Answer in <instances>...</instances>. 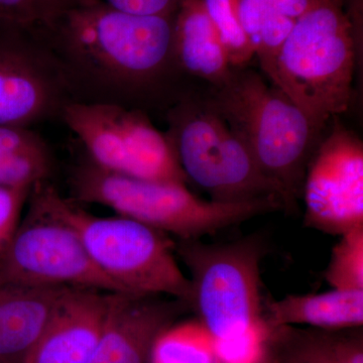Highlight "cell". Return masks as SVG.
<instances>
[{"instance_id": "cell-13", "label": "cell", "mask_w": 363, "mask_h": 363, "mask_svg": "<svg viewBox=\"0 0 363 363\" xmlns=\"http://www.w3.org/2000/svg\"><path fill=\"white\" fill-rule=\"evenodd\" d=\"M111 295L91 289H69L25 363H90Z\"/></svg>"}, {"instance_id": "cell-9", "label": "cell", "mask_w": 363, "mask_h": 363, "mask_svg": "<svg viewBox=\"0 0 363 363\" xmlns=\"http://www.w3.org/2000/svg\"><path fill=\"white\" fill-rule=\"evenodd\" d=\"M28 214L0 257L7 278L38 286L123 293L95 267L77 233L28 196Z\"/></svg>"}, {"instance_id": "cell-19", "label": "cell", "mask_w": 363, "mask_h": 363, "mask_svg": "<svg viewBox=\"0 0 363 363\" xmlns=\"http://www.w3.org/2000/svg\"><path fill=\"white\" fill-rule=\"evenodd\" d=\"M150 363H218L214 339L198 319L173 324L157 337Z\"/></svg>"}, {"instance_id": "cell-15", "label": "cell", "mask_w": 363, "mask_h": 363, "mask_svg": "<svg viewBox=\"0 0 363 363\" xmlns=\"http://www.w3.org/2000/svg\"><path fill=\"white\" fill-rule=\"evenodd\" d=\"M174 57L181 73L204 79L213 87L230 75L225 47L202 0H182L174 21Z\"/></svg>"}, {"instance_id": "cell-28", "label": "cell", "mask_w": 363, "mask_h": 363, "mask_svg": "<svg viewBox=\"0 0 363 363\" xmlns=\"http://www.w3.org/2000/svg\"><path fill=\"white\" fill-rule=\"evenodd\" d=\"M257 363H285V348L281 327L271 328L266 350Z\"/></svg>"}, {"instance_id": "cell-7", "label": "cell", "mask_w": 363, "mask_h": 363, "mask_svg": "<svg viewBox=\"0 0 363 363\" xmlns=\"http://www.w3.org/2000/svg\"><path fill=\"white\" fill-rule=\"evenodd\" d=\"M267 253L260 235L227 243L176 240V255L191 274V310L214 340L264 321L260 264Z\"/></svg>"}, {"instance_id": "cell-24", "label": "cell", "mask_w": 363, "mask_h": 363, "mask_svg": "<svg viewBox=\"0 0 363 363\" xmlns=\"http://www.w3.org/2000/svg\"><path fill=\"white\" fill-rule=\"evenodd\" d=\"M285 363H334L326 332L281 326Z\"/></svg>"}, {"instance_id": "cell-4", "label": "cell", "mask_w": 363, "mask_h": 363, "mask_svg": "<svg viewBox=\"0 0 363 363\" xmlns=\"http://www.w3.org/2000/svg\"><path fill=\"white\" fill-rule=\"evenodd\" d=\"M30 197L77 233L95 267L123 293L167 296L190 306V279L177 262L171 235L119 215L88 213L51 182L33 185Z\"/></svg>"}, {"instance_id": "cell-8", "label": "cell", "mask_w": 363, "mask_h": 363, "mask_svg": "<svg viewBox=\"0 0 363 363\" xmlns=\"http://www.w3.org/2000/svg\"><path fill=\"white\" fill-rule=\"evenodd\" d=\"M60 119L77 135L85 156L105 171L140 180L189 183L168 136L145 111L71 102Z\"/></svg>"}, {"instance_id": "cell-2", "label": "cell", "mask_w": 363, "mask_h": 363, "mask_svg": "<svg viewBox=\"0 0 363 363\" xmlns=\"http://www.w3.org/2000/svg\"><path fill=\"white\" fill-rule=\"evenodd\" d=\"M206 100L247 145L276 188L283 210L297 213L308 164L325 130L281 88L267 84L245 66L233 67L225 82L213 87Z\"/></svg>"}, {"instance_id": "cell-23", "label": "cell", "mask_w": 363, "mask_h": 363, "mask_svg": "<svg viewBox=\"0 0 363 363\" xmlns=\"http://www.w3.org/2000/svg\"><path fill=\"white\" fill-rule=\"evenodd\" d=\"M271 327L262 321L247 330L214 340L218 363H257L266 350Z\"/></svg>"}, {"instance_id": "cell-1", "label": "cell", "mask_w": 363, "mask_h": 363, "mask_svg": "<svg viewBox=\"0 0 363 363\" xmlns=\"http://www.w3.org/2000/svg\"><path fill=\"white\" fill-rule=\"evenodd\" d=\"M175 16H133L79 0L30 30L54 55L74 102L143 111V102L180 72L174 57Z\"/></svg>"}, {"instance_id": "cell-21", "label": "cell", "mask_w": 363, "mask_h": 363, "mask_svg": "<svg viewBox=\"0 0 363 363\" xmlns=\"http://www.w3.org/2000/svg\"><path fill=\"white\" fill-rule=\"evenodd\" d=\"M205 11L218 30L233 68L245 67L255 56L252 45L241 28L236 0H202Z\"/></svg>"}, {"instance_id": "cell-26", "label": "cell", "mask_w": 363, "mask_h": 363, "mask_svg": "<svg viewBox=\"0 0 363 363\" xmlns=\"http://www.w3.org/2000/svg\"><path fill=\"white\" fill-rule=\"evenodd\" d=\"M325 332L334 363H363V335L360 328Z\"/></svg>"}, {"instance_id": "cell-29", "label": "cell", "mask_w": 363, "mask_h": 363, "mask_svg": "<svg viewBox=\"0 0 363 363\" xmlns=\"http://www.w3.org/2000/svg\"><path fill=\"white\" fill-rule=\"evenodd\" d=\"M279 13L297 20L311 9L316 0H269Z\"/></svg>"}, {"instance_id": "cell-5", "label": "cell", "mask_w": 363, "mask_h": 363, "mask_svg": "<svg viewBox=\"0 0 363 363\" xmlns=\"http://www.w3.org/2000/svg\"><path fill=\"white\" fill-rule=\"evenodd\" d=\"M357 37L344 0H316L279 52L272 84L320 130L350 107Z\"/></svg>"}, {"instance_id": "cell-3", "label": "cell", "mask_w": 363, "mask_h": 363, "mask_svg": "<svg viewBox=\"0 0 363 363\" xmlns=\"http://www.w3.org/2000/svg\"><path fill=\"white\" fill-rule=\"evenodd\" d=\"M68 185L70 199L109 207L119 216L161 230L177 240L203 238L283 210L276 196L250 201L222 203L203 200L187 185L140 180L99 168L83 156L72 166Z\"/></svg>"}, {"instance_id": "cell-30", "label": "cell", "mask_w": 363, "mask_h": 363, "mask_svg": "<svg viewBox=\"0 0 363 363\" xmlns=\"http://www.w3.org/2000/svg\"><path fill=\"white\" fill-rule=\"evenodd\" d=\"M0 363H2L1 362H0Z\"/></svg>"}, {"instance_id": "cell-10", "label": "cell", "mask_w": 363, "mask_h": 363, "mask_svg": "<svg viewBox=\"0 0 363 363\" xmlns=\"http://www.w3.org/2000/svg\"><path fill=\"white\" fill-rule=\"evenodd\" d=\"M74 102L54 55L33 30L0 25V124L30 128Z\"/></svg>"}, {"instance_id": "cell-20", "label": "cell", "mask_w": 363, "mask_h": 363, "mask_svg": "<svg viewBox=\"0 0 363 363\" xmlns=\"http://www.w3.org/2000/svg\"><path fill=\"white\" fill-rule=\"evenodd\" d=\"M324 278L336 290L363 291V227L340 236Z\"/></svg>"}, {"instance_id": "cell-11", "label": "cell", "mask_w": 363, "mask_h": 363, "mask_svg": "<svg viewBox=\"0 0 363 363\" xmlns=\"http://www.w3.org/2000/svg\"><path fill=\"white\" fill-rule=\"evenodd\" d=\"M302 198L306 227L337 236L363 227V143L335 121L310 160Z\"/></svg>"}, {"instance_id": "cell-25", "label": "cell", "mask_w": 363, "mask_h": 363, "mask_svg": "<svg viewBox=\"0 0 363 363\" xmlns=\"http://www.w3.org/2000/svg\"><path fill=\"white\" fill-rule=\"evenodd\" d=\"M32 188L0 187V257L21 223V212Z\"/></svg>"}, {"instance_id": "cell-14", "label": "cell", "mask_w": 363, "mask_h": 363, "mask_svg": "<svg viewBox=\"0 0 363 363\" xmlns=\"http://www.w3.org/2000/svg\"><path fill=\"white\" fill-rule=\"evenodd\" d=\"M69 289L30 285L0 272V362H26Z\"/></svg>"}, {"instance_id": "cell-16", "label": "cell", "mask_w": 363, "mask_h": 363, "mask_svg": "<svg viewBox=\"0 0 363 363\" xmlns=\"http://www.w3.org/2000/svg\"><path fill=\"white\" fill-rule=\"evenodd\" d=\"M262 316L271 328L298 325L323 331L362 328L363 291L332 289L321 294L264 301Z\"/></svg>"}, {"instance_id": "cell-6", "label": "cell", "mask_w": 363, "mask_h": 363, "mask_svg": "<svg viewBox=\"0 0 363 363\" xmlns=\"http://www.w3.org/2000/svg\"><path fill=\"white\" fill-rule=\"evenodd\" d=\"M166 116V135L184 173L189 182L204 189L212 201L279 198L247 145L207 100L181 95Z\"/></svg>"}, {"instance_id": "cell-22", "label": "cell", "mask_w": 363, "mask_h": 363, "mask_svg": "<svg viewBox=\"0 0 363 363\" xmlns=\"http://www.w3.org/2000/svg\"><path fill=\"white\" fill-rule=\"evenodd\" d=\"M79 0H0V25L33 30Z\"/></svg>"}, {"instance_id": "cell-18", "label": "cell", "mask_w": 363, "mask_h": 363, "mask_svg": "<svg viewBox=\"0 0 363 363\" xmlns=\"http://www.w3.org/2000/svg\"><path fill=\"white\" fill-rule=\"evenodd\" d=\"M236 7L241 28L259 60L262 71L272 75L296 21L279 13L269 0H236Z\"/></svg>"}, {"instance_id": "cell-27", "label": "cell", "mask_w": 363, "mask_h": 363, "mask_svg": "<svg viewBox=\"0 0 363 363\" xmlns=\"http://www.w3.org/2000/svg\"><path fill=\"white\" fill-rule=\"evenodd\" d=\"M121 13L140 16H175L182 0H96Z\"/></svg>"}, {"instance_id": "cell-17", "label": "cell", "mask_w": 363, "mask_h": 363, "mask_svg": "<svg viewBox=\"0 0 363 363\" xmlns=\"http://www.w3.org/2000/svg\"><path fill=\"white\" fill-rule=\"evenodd\" d=\"M55 169L51 147L39 133L0 124V187L33 188L51 182Z\"/></svg>"}, {"instance_id": "cell-12", "label": "cell", "mask_w": 363, "mask_h": 363, "mask_svg": "<svg viewBox=\"0 0 363 363\" xmlns=\"http://www.w3.org/2000/svg\"><path fill=\"white\" fill-rule=\"evenodd\" d=\"M189 310L167 296L112 293L90 363H150L157 337Z\"/></svg>"}]
</instances>
